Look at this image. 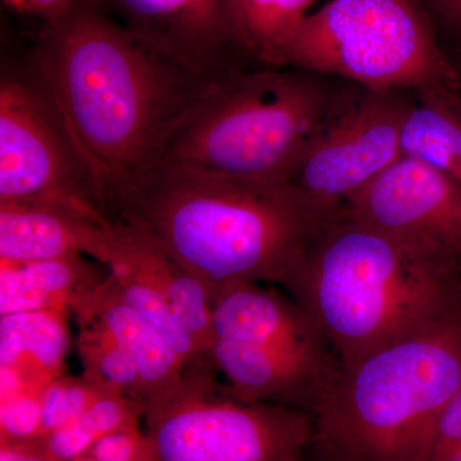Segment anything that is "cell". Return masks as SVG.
Instances as JSON below:
<instances>
[{
  "instance_id": "obj_31",
  "label": "cell",
  "mask_w": 461,
  "mask_h": 461,
  "mask_svg": "<svg viewBox=\"0 0 461 461\" xmlns=\"http://www.w3.org/2000/svg\"><path fill=\"white\" fill-rule=\"evenodd\" d=\"M74 461H98L94 459L93 456L89 453H85L84 455H81V456H78L77 459Z\"/></svg>"
},
{
  "instance_id": "obj_7",
  "label": "cell",
  "mask_w": 461,
  "mask_h": 461,
  "mask_svg": "<svg viewBox=\"0 0 461 461\" xmlns=\"http://www.w3.org/2000/svg\"><path fill=\"white\" fill-rule=\"evenodd\" d=\"M212 362L148 400L142 420L153 461H306L313 418L281 403L244 402L214 377Z\"/></svg>"
},
{
  "instance_id": "obj_11",
  "label": "cell",
  "mask_w": 461,
  "mask_h": 461,
  "mask_svg": "<svg viewBox=\"0 0 461 461\" xmlns=\"http://www.w3.org/2000/svg\"><path fill=\"white\" fill-rule=\"evenodd\" d=\"M127 32L191 74L215 80L245 56L227 0H96ZM247 57V56H245Z\"/></svg>"
},
{
  "instance_id": "obj_14",
  "label": "cell",
  "mask_w": 461,
  "mask_h": 461,
  "mask_svg": "<svg viewBox=\"0 0 461 461\" xmlns=\"http://www.w3.org/2000/svg\"><path fill=\"white\" fill-rule=\"evenodd\" d=\"M214 339L248 342L330 360L327 342L295 300L253 282L230 285L212 299Z\"/></svg>"
},
{
  "instance_id": "obj_12",
  "label": "cell",
  "mask_w": 461,
  "mask_h": 461,
  "mask_svg": "<svg viewBox=\"0 0 461 461\" xmlns=\"http://www.w3.org/2000/svg\"><path fill=\"white\" fill-rule=\"evenodd\" d=\"M113 222L96 209L65 202L0 203V259L89 257L108 268Z\"/></svg>"
},
{
  "instance_id": "obj_29",
  "label": "cell",
  "mask_w": 461,
  "mask_h": 461,
  "mask_svg": "<svg viewBox=\"0 0 461 461\" xmlns=\"http://www.w3.org/2000/svg\"><path fill=\"white\" fill-rule=\"evenodd\" d=\"M0 461H57L41 439L27 441H2Z\"/></svg>"
},
{
  "instance_id": "obj_28",
  "label": "cell",
  "mask_w": 461,
  "mask_h": 461,
  "mask_svg": "<svg viewBox=\"0 0 461 461\" xmlns=\"http://www.w3.org/2000/svg\"><path fill=\"white\" fill-rule=\"evenodd\" d=\"M313 2L314 0H276V17L285 67L288 42L293 39L303 20L308 16V9Z\"/></svg>"
},
{
  "instance_id": "obj_4",
  "label": "cell",
  "mask_w": 461,
  "mask_h": 461,
  "mask_svg": "<svg viewBox=\"0 0 461 461\" xmlns=\"http://www.w3.org/2000/svg\"><path fill=\"white\" fill-rule=\"evenodd\" d=\"M461 384V304L350 364L315 402L327 461H426L442 411Z\"/></svg>"
},
{
  "instance_id": "obj_25",
  "label": "cell",
  "mask_w": 461,
  "mask_h": 461,
  "mask_svg": "<svg viewBox=\"0 0 461 461\" xmlns=\"http://www.w3.org/2000/svg\"><path fill=\"white\" fill-rule=\"evenodd\" d=\"M461 456V384L437 421L426 461H454Z\"/></svg>"
},
{
  "instance_id": "obj_2",
  "label": "cell",
  "mask_w": 461,
  "mask_h": 461,
  "mask_svg": "<svg viewBox=\"0 0 461 461\" xmlns=\"http://www.w3.org/2000/svg\"><path fill=\"white\" fill-rule=\"evenodd\" d=\"M344 212L290 181L218 177L159 165L118 209L114 222L156 240L208 290L240 282L284 285Z\"/></svg>"
},
{
  "instance_id": "obj_17",
  "label": "cell",
  "mask_w": 461,
  "mask_h": 461,
  "mask_svg": "<svg viewBox=\"0 0 461 461\" xmlns=\"http://www.w3.org/2000/svg\"><path fill=\"white\" fill-rule=\"evenodd\" d=\"M89 257L11 262L0 259V315L67 309L100 284L109 269Z\"/></svg>"
},
{
  "instance_id": "obj_6",
  "label": "cell",
  "mask_w": 461,
  "mask_h": 461,
  "mask_svg": "<svg viewBox=\"0 0 461 461\" xmlns=\"http://www.w3.org/2000/svg\"><path fill=\"white\" fill-rule=\"evenodd\" d=\"M285 65L372 91L453 85V72L414 0H330L297 27Z\"/></svg>"
},
{
  "instance_id": "obj_21",
  "label": "cell",
  "mask_w": 461,
  "mask_h": 461,
  "mask_svg": "<svg viewBox=\"0 0 461 461\" xmlns=\"http://www.w3.org/2000/svg\"><path fill=\"white\" fill-rule=\"evenodd\" d=\"M112 277L114 278L124 303L131 306L133 311L140 315L142 320L147 321L167 344L171 346L173 351L181 357L182 362L186 364L187 368L211 362V357L203 353L196 339L178 320L177 315L163 297L129 278L118 277L114 275H112Z\"/></svg>"
},
{
  "instance_id": "obj_26",
  "label": "cell",
  "mask_w": 461,
  "mask_h": 461,
  "mask_svg": "<svg viewBox=\"0 0 461 461\" xmlns=\"http://www.w3.org/2000/svg\"><path fill=\"white\" fill-rule=\"evenodd\" d=\"M147 448V437L138 426L102 437L87 453L98 461H136Z\"/></svg>"
},
{
  "instance_id": "obj_5",
  "label": "cell",
  "mask_w": 461,
  "mask_h": 461,
  "mask_svg": "<svg viewBox=\"0 0 461 461\" xmlns=\"http://www.w3.org/2000/svg\"><path fill=\"white\" fill-rule=\"evenodd\" d=\"M341 107L312 72L294 67L230 72L209 83L159 165L240 180L290 181Z\"/></svg>"
},
{
  "instance_id": "obj_19",
  "label": "cell",
  "mask_w": 461,
  "mask_h": 461,
  "mask_svg": "<svg viewBox=\"0 0 461 461\" xmlns=\"http://www.w3.org/2000/svg\"><path fill=\"white\" fill-rule=\"evenodd\" d=\"M402 130L403 156L437 169L461 187V113L448 90H421Z\"/></svg>"
},
{
  "instance_id": "obj_1",
  "label": "cell",
  "mask_w": 461,
  "mask_h": 461,
  "mask_svg": "<svg viewBox=\"0 0 461 461\" xmlns=\"http://www.w3.org/2000/svg\"><path fill=\"white\" fill-rule=\"evenodd\" d=\"M26 58L89 163L111 221L211 83L139 41L96 0H78L39 26Z\"/></svg>"
},
{
  "instance_id": "obj_30",
  "label": "cell",
  "mask_w": 461,
  "mask_h": 461,
  "mask_svg": "<svg viewBox=\"0 0 461 461\" xmlns=\"http://www.w3.org/2000/svg\"><path fill=\"white\" fill-rule=\"evenodd\" d=\"M446 23L461 29V0H429Z\"/></svg>"
},
{
  "instance_id": "obj_32",
  "label": "cell",
  "mask_w": 461,
  "mask_h": 461,
  "mask_svg": "<svg viewBox=\"0 0 461 461\" xmlns=\"http://www.w3.org/2000/svg\"><path fill=\"white\" fill-rule=\"evenodd\" d=\"M454 461H461V456L456 457V459H455Z\"/></svg>"
},
{
  "instance_id": "obj_22",
  "label": "cell",
  "mask_w": 461,
  "mask_h": 461,
  "mask_svg": "<svg viewBox=\"0 0 461 461\" xmlns=\"http://www.w3.org/2000/svg\"><path fill=\"white\" fill-rule=\"evenodd\" d=\"M245 56L263 67H285L276 0H227Z\"/></svg>"
},
{
  "instance_id": "obj_27",
  "label": "cell",
  "mask_w": 461,
  "mask_h": 461,
  "mask_svg": "<svg viewBox=\"0 0 461 461\" xmlns=\"http://www.w3.org/2000/svg\"><path fill=\"white\" fill-rule=\"evenodd\" d=\"M78 0H2L9 14L36 21L39 26L53 23L74 8Z\"/></svg>"
},
{
  "instance_id": "obj_13",
  "label": "cell",
  "mask_w": 461,
  "mask_h": 461,
  "mask_svg": "<svg viewBox=\"0 0 461 461\" xmlns=\"http://www.w3.org/2000/svg\"><path fill=\"white\" fill-rule=\"evenodd\" d=\"M209 357L229 381L230 395L309 411L339 366L338 360L227 339H214Z\"/></svg>"
},
{
  "instance_id": "obj_3",
  "label": "cell",
  "mask_w": 461,
  "mask_h": 461,
  "mask_svg": "<svg viewBox=\"0 0 461 461\" xmlns=\"http://www.w3.org/2000/svg\"><path fill=\"white\" fill-rule=\"evenodd\" d=\"M284 286L341 366L461 304L459 272L354 220L345 208Z\"/></svg>"
},
{
  "instance_id": "obj_24",
  "label": "cell",
  "mask_w": 461,
  "mask_h": 461,
  "mask_svg": "<svg viewBox=\"0 0 461 461\" xmlns=\"http://www.w3.org/2000/svg\"><path fill=\"white\" fill-rule=\"evenodd\" d=\"M41 393L35 391L2 399L0 433L2 441L39 439L41 427Z\"/></svg>"
},
{
  "instance_id": "obj_16",
  "label": "cell",
  "mask_w": 461,
  "mask_h": 461,
  "mask_svg": "<svg viewBox=\"0 0 461 461\" xmlns=\"http://www.w3.org/2000/svg\"><path fill=\"white\" fill-rule=\"evenodd\" d=\"M85 309L117 339L135 362L145 390V402L180 384L187 366L171 346L127 305L111 272L95 287L76 300L71 311ZM145 405V403H144Z\"/></svg>"
},
{
  "instance_id": "obj_23",
  "label": "cell",
  "mask_w": 461,
  "mask_h": 461,
  "mask_svg": "<svg viewBox=\"0 0 461 461\" xmlns=\"http://www.w3.org/2000/svg\"><path fill=\"white\" fill-rule=\"evenodd\" d=\"M108 388L100 386L87 375L80 378L59 377L51 379L41 390V427L39 439L77 420L87 408Z\"/></svg>"
},
{
  "instance_id": "obj_9",
  "label": "cell",
  "mask_w": 461,
  "mask_h": 461,
  "mask_svg": "<svg viewBox=\"0 0 461 461\" xmlns=\"http://www.w3.org/2000/svg\"><path fill=\"white\" fill-rule=\"evenodd\" d=\"M400 90L366 91L342 105L318 132L290 182L324 204L346 200L403 156L402 130L411 103Z\"/></svg>"
},
{
  "instance_id": "obj_15",
  "label": "cell",
  "mask_w": 461,
  "mask_h": 461,
  "mask_svg": "<svg viewBox=\"0 0 461 461\" xmlns=\"http://www.w3.org/2000/svg\"><path fill=\"white\" fill-rule=\"evenodd\" d=\"M113 233L109 272L163 297L209 357L214 338L212 299L204 285L138 227L113 222Z\"/></svg>"
},
{
  "instance_id": "obj_20",
  "label": "cell",
  "mask_w": 461,
  "mask_h": 461,
  "mask_svg": "<svg viewBox=\"0 0 461 461\" xmlns=\"http://www.w3.org/2000/svg\"><path fill=\"white\" fill-rule=\"evenodd\" d=\"M77 318V348L84 375L100 386L145 403V390L131 355L118 344L111 330L90 312L74 309Z\"/></svg>"
},
{
  "instance_id": "obj_8",
  "label": "cell",
  "mask_w": 461,
  "mask_h": 461,
  "mask_svg": "<svg viewBox=\"0 0 461 461\" xmlns=\"http://www.w3.org/2000/svg\"><path fill=\"white\" fill-rule=\"evenodd\" d=\"M11 202L74 203L107 215L89 163L27 58L3 62L0 75V203Z\"/></svg>"
},
{
  "instance_id": "obj_18",
  "label": "cell",
  "mask_w": 461,
  "mask_h": 461,
  "mask_svg": "<svg viewBox=\"0 0 461 461\" xmlns=\"http://www.w3.org/2000/svg\"><path fill=\"white\" fill-rule=\"evenodd\" d=\"M67 309L0 315V368L20 375L30 390L41 393L62 375L68 348Z\"/></svg>"
},
{
  "instance_id": "obj_10",
  "label": "cell",
  "mask_w": 461,
  "mask_h": 461,
  "mask_svg": "<svg viewBox=\"0 0 461 461\" xmlns=\"http://www.w3.org/2000/svg\"><path fill=\"white\" fill-rule=\"evenodd\" d=\"M344 208L409 250L460 272L461 187L444 173L402 156Z\"/></svg>"
}]
</instances>
